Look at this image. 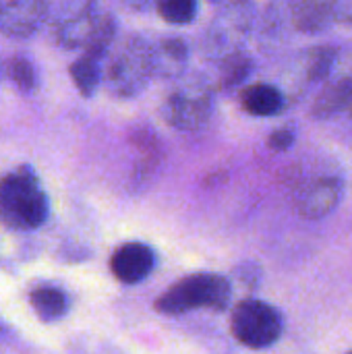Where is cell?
I'll list each match as a JSON object with an SVG mask.
<instances>
[{"instance_id":"6da1fadb","label":"cell","mask_w":352,"mask_h":354,"mask_svg":"<svg viewBox=\"0 0 352 354\" xmlns=\"http://www.w3.org/2000/svg\"><path fill=\"white\" fill-rule=\"evenodd\" d=\"M50 201L37 174L21 166L0 178V222L12 230L29 232L44 226Z\"/></svg>"},{"instance_id":"7a4b0ae2","label":"cell","mask_w":352,"mask_h":354,"mask_svg":"<svg viewBox=\"0 0 352 354\" xmlns=\"http://www.w3.org/2000/svg\"><path fill=\"white\" fill-rule=\"evenodd\" d=\"M108 56L104 83L114 97H135L156 77L154 46L141 35H129Z\"/></svg>"},{"instance_id":"3957f363","label":"cell","mask_w":352,"mask_h":354,"mask_svg":"<svg viewBox=\"0 0 352 354\" xmlns=\"http://www.w3.org/2000/svg\"><path fill=\"white\" fill-rule=\"evenodd\" d=\"M232 301V284L228 278L218 274H191L168 290H164L156 301L154 309L162 315H183L197 309L224 311Z\"/></svg>"},{"instance_id":"277c9868","label":"cell","mask_w":352,"mask_h":354,"mask_svg":"<svg viewBox=\"0 0 352 354\" xmlns=\"http://www.w3.org/2000/svg\"><path fill=\"white\" fill-rule=\"evenodd\" d=\"M257 23V8L253 0H230L214 15L210 21L201 48L207 58L222 60L237 54L247 44L253 27Z\"/></svg>"},{"instance_id":"5b68a950","label":"cell","mask_w":352,"mask_h":354,"mask_svg":"<svg viewBox=\"0 0 352 354\" xmlns=\"http://www.w3.org/2000/svg\"><path fill=\"white\" fill-rule=\"evenodd\" d=\"M230 332L245 348L266 351L282 338L284 317L270 303L259 299H245L232 309Z\"/></svg>"},{"instance_id":"8992f818","label":"cell","mask_w":352,"mask_h":354,"mask_svg":"<svg viewBox=\"0 0 352 354\" xmlns=\"http://www.w3.org/2000/svg\"><path fill=\"white\" fill-rule=\"evenodd\" d=\"M214 112V95L203 85H187L174 89L162 104L164 120L178 131L203 129Z\"/></svg>"},{"instance_id":"52a82bcc","label":"cell","mask_w":352,"mask_h":354,"mask_svg":"<svg viewBox=\"0 0 352 354\" xmlns=\"http://www.w3.org/2000/svg\"><path fill=\"white\" fill-rule=\"evenodd\" d=\"M100 17L98 0H58L52 12L54 39L64 50L83 48Z\"/></svg>"},{"instance_id":"ba28073f","label":"cell","mask_w":352,"mask_h":354,"mask_svg":"<svg viewBox=\"0 0 352 354\" xmlns=\"http://www.w3.org/2000/svg\"><path fill=\"white\" fill-rule=\"evenodd\" d=\"M52 17L48 0H2L0 2V33L6 37L25 39L35 35Z\"/></svg>"},{"instance_id":"9c48e42d","label":"cell","mask_w":352,"mask_h":354,"mask_svg":"<svg viewBox=\"0 0 352 354\" xmlns=\"http://www.w3.org/2000/svg\"><path fill=\"white\" fill-rule=\"evenodd\" d=\"M154 270H156V251L145 243H137V241L122 243L118 249H114L110 257V272L124 286L141 284L151 276Z\"/></svg>"},{"instance_id":"30bf717a","label":"cell","mask_w":352,"mask_h":354,"mask_svg":"<svg viewBox=\"0 0 352 354\" xmlns=\"http://www.w3.org/2000/svg\"><path fill=\"white\" fill-rule=\"evenodd\" d=\"M344 183L338 176H322L303 185L297 197V212L305 220H322L330 216L342 201Z\"/></svg>"},{"instance_id":"8fae6325","label":"cell","mask_w":352,"mask_h":354,"mask_svg":"<svg viewBox=\"0 0 352 354\" xmlns=\"http://www.w3.org/2000/svg\"><path fill=\"white\" fill-rule=\"evenodd\" d=\"M239 104L251 116L270 118V116H278V114L284 112L286 97L276 85L251 83V85H245L239 91Z\"/></svg>"},{"instance_id":"7c38bea8","label":"cell","mask_w":352,"mask_h":354,"mask_svg":"<svg viewBox=\"0 0 352 354\" xmlns=\"http://www.w3.org/2000/svg\"><path fill=\"white\" fill-rule=\"evenodd\" d=\"M336 21V0H297L293 25L305 35L328 31Z\"/></svg>"},{"instance_id":"4fadbf2b","label":"cell","mask_w":352,"mask_h":354,"mask_svg":"<svg viewBox=\"0 0 352 354\" xmlns=\"http://www.w3.org/2000/svg\"><path fill=\"white\" fill-rule=\"evenodd\" d=\"M151 46H154L156 77L172 79L187 68L189 46L183 37H160L151 41Z\"/></svg>"},{"instance_id":"5bb4252c","label":"cell","mask_w":352,"mask_h":354,"mask_svg":"<svg viewBox=\"0 0 352 354\" xmlns=\"http://www.w3.org/2000/svg\"><path fill=\"white\" fill-rule=\"evenodd\" d=\"M352 108V77L336 79L326 85L324 91L315 97L311 114L319 120H328L336 114L349 112Z\"/></svg>"},{"instance_id":"9a60e30c","label":"cell","mask_w":352,"mask_h":354,"mask_svg":"<svg viewBox=\"0 0 352 354\" xmlns=\"http://www.w3.org/2000/svg\"><path fill=\"white\" fill-rule=\"evenodd\" d=\"M29 303L33 313L39 322L52 324L66 315L68 311V297L58 286H39L29 292Z\"/></svg>"},{"instance_id":"2e32d148","label":"cell","mask_w":352,"mask_h":354,"mask_svg":"<svg viewBox=\"0 0 352 354\" xmlns=\"http://www.w3.org/2000/svg\"><path fill=\"white\" fill-rule=\"evenodd\" d=\"M68 75L83 97H91L104 81V60L83 54L68 66Z\"/></svg>"},{"instance_id":"e0dca14e","label":"cell","mask_w":352,"mask_h":354,"mask_svg":"<svg viewBox=\"0 0 352 354\" xmlns=\"http://www.w3.org/2000/svg\"><path fill=\"white\" fill-rule=\"evenodd\" d=\"M114 39H116V19L110 12H100L91 35L87 37V41L81 50H83V54L106 60V56L110 54V50L114 46Z\"/></svg>"},{"instance_id":"ac0fdd59","label":"cell","mask_w":352,"mask_h":354,"mask_svg":"<svg viewBox=\"0 0 352 354\" xmlns=\"http://www.w3.org/2000/svg\"><path fill=\"white\" fill-rule=\"evenodd\" d=\"M253 60L243 54V52H237V54H230L226 58L220 60V87L222 89H237L241 87L249 75L253 73Z\"/></svg>"},{"instance_id":"d6986e66","label":"cell","mask_w":352,"mask_h":354,"mask_svg":"<svg viewBox=\"0 0 352 354\" xmlns=\"http://www.w3.org/2000/svg\"><path fill=\"white\" fill-rule=\"evenodd\" d=\"M158 15L170 25H189L197 19L199 0H154Z\"/></svg>"},{"instance_id":"ffe728a7","label":"cell","mask_w":352,"mask_h":354,"mask_svg":"<svg viewBox=\"0 0 352 354\" xmlns=\"http://www.w3.org/2000/svg\"><path fill=\"white\" fill-rule=\"evenodd\" d=\"M6 73L21 93H33L37 89V73L33 62L25 54H17L8 60Z\"/></svg>"},{"instance_id":"44dd1931","label":"cell","mask_w":352,"mask_h":354,"mask_svg":"<svg viewBox=\"0 0 352 354\" xmlns=\"http://www.w3.org/2000/svg\"><path fill=\"white\" fill-rule=\"evenodd\" d=\"M336 58H338V50H334L332 46H319V48H313L309 52V58H307V77L309 81H324L334 64H336Z\"/></svg>"},{"instance_id":"7402d4cb","label":"cell","mask_w":352,"mask_h":354,"mask_svg":"<svg viewBox=\"0 0 352 354\" xmlns=\"http://www.w3.org/2000/svg\"><path fill=\"white\" fill-rule=\"evenodd\" d=\"M295 139H297V135L290 131V129H278V131H274L270 137H268V147L272 149V151H286V149H290L293 147V143H295Z\"/></svg>"},{"instance_id":"603a6c76","label":"cell","mask_w":352,"mask_h":354,"mask_svg":"<svg viewBox=\"0 0 352 354\" xmlns=\"http://www.w3.org/2000/svg\"><path fill=\"white\" fill-rule=\"evenodd\" d=\"M336 21L352 25V0H336Z\"/></svg>"},{"instance_id":"cb8c5ba5","label":"cell","mask_w":352,"mask_h":354,"mask_svg":"<svg viewBox=\"0 0 352 354\" xmlns=\"http://www.w3.org/2000/svg\"><path fill=\"white\" fill-rule=\"evenodd\" d=\"M210 2H214V4H218V2H222V0H210Z\"/></svg>"},{"instance_id":"d4e9b609","label":"cell","mask_w":352,"mask_h":354,"mask_svg":"<svg viewBox=\"0 0 352 354\" xmlns=\"http://www.w3.org/2000/svg\"><path fill=\"white\" fill-rule=\"evenodd\" d=\"M349 114H351V122H352V108H351V110H349Z\"/></svg>"}]
</instances>
